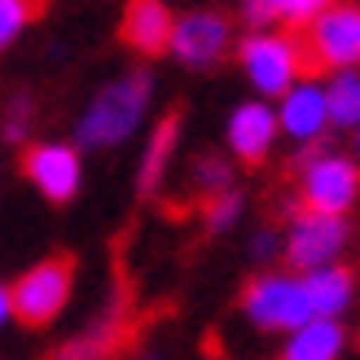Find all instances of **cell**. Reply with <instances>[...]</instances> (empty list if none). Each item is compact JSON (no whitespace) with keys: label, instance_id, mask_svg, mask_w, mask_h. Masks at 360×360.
Listing matches in <instances>:
<instances>
[{"label":"cell","instance_id":"6da1fadb","mask_svg":"<svg viewBox=\"0 0 360 360\" xmlns=\"http://www.w3.org/2000/svg\"><path fill=\"white\" fill-rule=\"evenodd\" d=\"M299 75H326L360 62V5H330L290 35Z\"/></svg>","mask_w":360,"mask_h":360},{"label":"cell","instance_id":"7a4b0ae2","mask_svg":"<svg viewBox=\"0 0 360 360\" xmlns=\"http://www.w3.org/2000/svg\"><path fill=\"white\" fill-rule=\"evenodd\" d=\"M70 285H75V255H49L44 264H35L31 273H22L9 290V312L31 330H44L53 316L66 308Z\"/></svg>","mask_w":360,"mask_h":360},{"label":"cell","instance_id":"3957f363","mask_svg":"<svg viewBox=\"0 0 360 360\" xmlns=\"http://www.w3.org/2000/svg\"><path fill=\"white\" fill-rule=\"evenodd\" d=\"M146 97H150V75H146V70H132L128 79L110 84V88H105V93L93 101V110L84 115L79 141H84V146H119V141L141 123Z\"/></svg>","mask_w":360,"mask_h":360},{"label":"cell","instance_id":"277c9868","mask_svg":"<svg viewBox=\"0 0 360 360\" xmlns=\"http://www.w3.org/2000/svg\"><path fill=\"white\" fill-rule=\"evenodd\" d=\"M242 308L264 330H299V326H308V321H312L308 290H303V281H290V277L250 281L246 290H242Z\"/></svg>","mask_w":360,"mask_h":360},{"label":"cell","instance_id":"5b68a950","mask_svg":"<svg viewBox=\"0 0 360 360\" xmlns=\"http://www.w3.org/2000/svg\"><path fill=\"white\" fill-rule=\"evenodd\" d=\"M360 189V172L347 158H316L303 172V198L295 202V215H343L352 207V198Z\"/></svg>","mask_w":360,"mask_h":360},{"label":"cell","instance_id":"8992f818","mask_svg":"<svg viewBox=\"0 0 360 360\" xmlns=\"http://www.w3.org/2000/svg\"><path fill=\"white\" fill-rule=\"evenodd\" d=\"M343 242H347L343 215H308V211H299V224L290 233V246H285V264L299 268V273L326 268V259H334Z\"/></svg>","mask_w":360,"mask_h":360},{"label":"cell","instance_id":"52a82bcc","mask_svg":"<svg viewBox=\"0 0 360 360\" xmlns=\"http://www.w3.org/2000/svg\"><path fill=\"white\" fill-rule=\"evenodd\" d=\"M22 176L40 189L49 202H70L79 189V154L66 146H27Z\"/></svg>","mask_w":360,"mask_h":360},{"label":"cell","instance_id":"ba28073f","mask_svg":"<svg viewBox=\"0 0 360 360\" xmlns=\"http://www.w3.org/2000/svg\"><path fill=\"white\" fill-rule=\"evenodd\" d=\"M172 31H176V18L167 13L163 0H128L123 5L119 40L141 58H163L172 49Z\"/></svg>","mask_w":360,"mask_h":360},{"label":"cell","instance_id":"9c48e42d","mask_svg":"<svg viewBox=\"0 0 360 360\" xmlns=\"http://www.w3.org/2000/svg\"><path fill=\"white\" fill-rule=\"evenodd\" d=\"M242 66L250 70L255 88L268 93V97L290 93V79L299 75L295 70V49L285 40H277V35H250L242 44Z\"/></svg>","mask_w":360,"mask_h":360},{"label":"cell","instance_id":"30bf717a","mask_svg":"<svg viewBox=\"0 0 360 360\" xmlns=\"http://www.w3.org/2000/svg\"><path fill=\"white\" fill-rule=\"evenodd\" d=\"M224 40H229V18L215 13V9H202V13L180 18L176 31H172L176 58L189 62V66H211V62L224 53Z\"/></svg>","mask_w":360,"mask_h":360},{"label":"cell","instance_id":"8fae6325","mask_svg":"<svg viewBox=\"0 0 360 360\" xmlns=\"http://www.w3.org/2000/svg\"><path fill=\"white\" fill-rule=\"evenodd\" d=\"M273 132H277V119H273V110H264V105H242V110L229 119V146L246 167L264 163L268 146H273Z\"/></svg>","mask_w":360,"mask_h":360},{"label":"cell","instance_id":"7c38bea8","mask_svg":"<svg viewBox=\"0 0 360 360\" xmlns=\"http://www.w3.org/2000/svg\"><path fill=\"white\" fill-rule=\"evenodd\" d=\"M303 290H308V303H312V316H330L347 308L352 299V273L347 268H312L308 281H303Z\"/></svg>","mask_w":360,"mask_h":360},{"label":"cell","instance_id":"4fadbf2b","mask_svg":"<svg viewBox=\"0 0 360 360\" xmlns=\"http://www.w3.org/2000/svg\"><path fill=\"white\" fill-rule=\"evenodd\" d=\"M343 347V330L330 316H312L308 326H299V334L285 347V360H334Z\"/></svg>","mask_w":360,"mask_h":360},{"label":"cell","instance_id":"5bb4252c","mask_svg":"<svg viewBox=\"0 0 360 360\" xmlns=\"http://www.w3.org/2000/svg\"><path fill=\"white\" fill-rule=\"evenodd\" d=\"M326 97L316 93V88H299V93L285 97L281 105V128L290 136H316L321 128H326Z\"/></svg>","mask_w":360,"mask_h":360},{"label":"cell","instance_id":"9a60e30c","mask_svg":"<svg viewBox=\"0 0 360 360\" xmlns=\"http://www.w3.org/2000/svg\"><path fill=\"white\" fill-rule=\"evenodd\" d=\"M176 132H180V105H172V110L163 115V123L154 128V136H150L146 163H141V193H150L158 180H163V167H167L172 146H176Z\"/></svg>","mask_w":360,"mask_h":360},{"label":"cell","instance_id":"2e32d148","mask_svg":"<svg viewBox=\"0 0 360 360\" xmlns=\"http://www.w3.org/2000/svg\"><path fill=\"white\" fill-rule=\"evenodd\" d=\"M326 115L343 128H356L360 123V75H338L326 93Z\"/></svg>","mask_w":360,"mask_h":360},{"label":"cell","instance_id":"e0dca14e","mask_svg":"<svg viewBox=\"0 0 360 360\" xmlns=\"http://www.w3.org/2000/svg\"><path fill=\"white\" fill-rule=\"evenodd\" d=\"M193 180H198V207L207 202V198H220L229 193V163L224 158H198L193 163Z\"/></svg>","mask_w":360,"mask_h":360},{"label":"cell","instance_id":"ac0fdd59","mask_svg":"<svg viewBox=\"0 0 360 360\" xmlns=\"http://www.w3.org/2000/svg\"><path fill=\"white\" fill-rule=\"evenodd\" d=\"M321 9H326V0H277V22L295 35V31L308 27Z\"/></svg>","mask_w":360,"mask_h":360},{"label":"cell","instance_id":"d6986e66","mask_svg":"<svg viewBox=\"0 0 360 360\" xmlns=\"http://www.w3.org/2000/svg\"><path fill=\"white\" fill-rule=\"evenodd\" d=\"M22 22H31V13H27L22 0H0V49L22 31Z\"/></svg>","mask_w":360,"mask_h":360},{"label":"cell","instance_id":"ffe728a7","mask_svg":"<svg viewBox=\"0 0 360 360\" xmlns=\"http://www.w3.org/2000/svg\"><path fill=\"white\" fill-rule=\"evenodd\" d=\"M273 18H277V0H246V22L264 27V22H273Z\"/></svg>","mask_w":360,"mask_h":360},{"label":"cell","instance_id":"44dd1931","mask_svg":"<svg viewBox=\"0 0 360 360\" xmlns=\"http://www.w3.org/2000/svg\"><path fill=\"white\" fill-rule=\"evenodd\" d=\"M27 119H31V101L18 97V101H13V115H9V123H5V132L18 141V136H22V128H27Z\"/></svg>","mask_w":360,"mask_h":360},{"label":"cell","instance_id":"7402d4cb","mask_svg":"<svg viewBox=\"0 0 360 360\" xmlns=\"http://www.w3.org/2000/svg\"><path fill=\"white\" fill-rule=\"evenodd\" d=\"M255 255L264 259V255H273V233H264V238L255 242Z\"/></svg>","mask_w":360,"mask_h":360},{"label":"cell","instance_id":"603a6c76","mask_svg":"<svg viewBox=\"0 0 360 360\" xmlns=\"http://www.w3.org/2000/svg\"><path fill=\"white\" fill-rule=\"evenodd\" d=\"M5 316H9V295L0 290V321H5Z\"/></svg>","mask_w":360,"mask_h":360}]
</instances>
